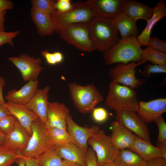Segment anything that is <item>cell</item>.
<instances>
[{"mask_svg":"<svg viewBox=\"0 0 166 166\" xmlns=\"http://www.w3.org/2000/svg\"><path fill=\"white\" fill-rule=\"evenodd\" d=\"M136 36L119 39L118 42L103 52L104 63L109 65L116 63L127 64L130 62L142 61L143 49Z\"/></svg>","mask_w":166,"mask_h":166,"instance_id":"1","label":"cell"},{"mask_svg":"<svg viewBox=\"0 0 166 166\" xmlns=\"http://www.w3.org/2000/svg\"><path fill=\"white\" fill-rule=\"evenodd\" d=\"M105 105L115 111H129L136 112L139 101L135 89L112 81L109 85Z\"/></svg>","mask_w":166,"mask_h":166,"instance_id":"2","label":"cell"},{"mask_svg":"<svg viewBox=\"0 0 166 166\" xmlns=\"http://www.w3.org/2000/svg\"><path fill=\"white\" fill-rule=\"evenodd\" d=\"M91 38L96 50L104 52L118 42L119 31L110 19L94 17L89 23Z\"/></svg>","mask_w":166,"mask_h":166,"instance_id":"3","label":"cell"},{"mask_svg":"<svg viewBox=\"0 0 166 166\" xmlns=\"http://www.w3.org/2000/svg\"><path fill=\"white\" fill-rule=\"evenodd\" d=\"M68 90L74 106L80 113H89L104 100L93 84L82 86L75 82L69 84Z\"/></svg>","mask_w":166,"mask_h":166,"instance_id":"4","label":"cell"},{"mask_svg":"<svg viewBox=\"0 0 166 166\" xmlns=\"http://www.w3.org/2000/svg\"><path fill=\"white\" fill-rule=\"evenodd\" d=\"M51 16L55 31L58 33L65 27L72 24L89 23L95 17L86 1L74 3L73 8L65 13L55 11Z\"/></svg>","mask_w":166,"mask_h":166,"instance_id":"5","label":"cell"},{"mask_svg":"<svg viewBox=\"0 0 166 166\" xmlns=\"http://www.w3.org/2000/svg\"><path fill=\"white\" fill-rule=\"evenodd\" d=\"M32 134L26 148L20 152L25 158H37L43 153L54 147L49 142L47 129L38 118L31 125Z\"/></svg>","mask_w":166,"mask_h":166,"instance_id":"6","label":"cell"},{"mask_svg":"<svg viewBox=\"0 0 166 166\" xmlns=\"http://www.w3.org/2000/svg\"><path fill=\"white\" fill-rule=\"evenodd\" d=\"M58 33L64 40L80 50L90 52L96 50L90 36L89 23L69 25Z\"/></svg>","mask_w":166,"mask_h":166,"instance_id":"7","label":"cell"},{"mask_svg":"<svg viewBox=\"0 0 166 166\" xmlns=\"http://www.w3.org/2000/svg\"><path fill=\"white\" fill-rule=\"evenodd\" d=\"M88 144L95 153L98 166L113 162L120 150L111 136L100 128L90 137Z\"/></svg>","mask_w":166,"mask_h":166,"instance_id":"8","label":"cell"},{"mask_svg":"<svg viewBox=\"0 0 166 166\" xmlns=\"http://www.w3.org/2000/svg\"><path fill=\"white\" fill-rule=\"evenodd\" d=\"M142 61L139 62L132 61L127 64L119 63L110 68L109 75L112 81L135 89L140 88L145 83V79H138L136 76V68L145 63Z\"/></svg>","mask_w":166,"mask_h":166,"instance_id":"9","label":"cell"},{"mask_svg":"<svg viewBox=\"0 0 166 166\" xmlns=\"http://www.w3.org/2000/svg\"><path fill=\"white\" fill-rule=\"evenodd\" d=\"M115 112L117 121L134 132L137 136L151 143L146 123L136 112L129 111Z\"/></svg>","mask_w":166,"mask_h":166,"instance_id":"10","label":"cell"},{"mask_svg":"<svg viewBox=\"0 0 166 166\" xmlns=\"http://www.w3.org/2000/svg\"><path fill=\"white\" fill-rule=\"evenodd\" d=\"M8 60L18 68L24 81L38 79L43 68L41 65L42 60L39 57L34 58L26 54L10 57Z\"/></svg>","mask_w":166,"mask_h":166,"instance_id":"11","label":"cell"},{"mask_svg":"<svg viewBox=\"0 0 166 166\" xmlns=\"http://www.w3.org/2000/svg\"><path fill=\"white\" fill-rule=\"evenodd\" d=\"M66 124L67 130L74 144L87 153L89 148L88 140L100 127L97 125L90 127L87 125L81 126L74 122L70 114L66 119Z\"/></svg>","mask_w":166,"mask_h":166,"instance_id":"12","label":"cell"},{"mask_svg":"<svg viewBox=\"0 0 166 166\" xmlns=\"http://www.w3.org/2000/svg\"><path fill=\"white\" fill-rule=\"evenodd\" d=\"M125 0L86 1L95 17L111 19L123 11Z\"/></svg>","mask_w":166,"mask_h":166,"instance_id":"13","label":"cell"},{"mask_svg":"<svg viewBox=\"0 0 166 166\" xmlns=\"http://www.w3.org/2000/svg\"><path fill=\"white\" fill-rule=\"evenodd\" d=\"M166 111V98H159L148 101H139L137 114L146 123L155 122Z\"/></svg>","mask_w":166,"mask_h":166,"instance_id":"14","label":"cell"},{"mask_svg":"<svg viewBox=\"0 0 166 166\" xmlns=\"http://www.w3.org/2000/svg\"><path fill=\"white\" fill-rule=\"evenodd\" d=\"M69 114V109L64 103L49 102L45 124L46 129L55 128L67 130L66 119Z\"/></svg>","mask_w":166,"mask_h":166,"instance_id":"15","label":"cell"},{"mask_svg":"<svg viewBox=\"0 0 166 166\" xmlns=\"http://www.w3.org/2000/svg\"><path fill=\"white\" fill-rule=\"evenodd\" d=\"M50 89L49 85L42 89H38L31 100L25 105L35 113L44 124L46 120L49 102L48 101V94Z\"/></svg>","mask_w":166,"mask_h":166,"instance_id":"16","label":"cell"},{"mask_svg":"<svg viewBox=\"0 0 166 166\" xmlns=\"http://www.w3.org/2000/svg\"><path fill=\"white\" fill-rule=\"evenodd\" d=\"M38 79L28 81L18 90L12 89L8 91L5 99L7 101L26 105L31 100L38 89Z\"/></svg>","mask_w":166,"mask_h":166,"instance_id":"17","label":"cell"},{"mask_svg":"<svg viewBox=\"0 0 166 166\" xmlns=\"http://www.w3.org/2000/svg\"><path fill=\"white\" fill-rule=\"evenodd\" d=\"M4 105L8 108L11 115L15 117L31 136V125L33 121L38 118L37 115L25 105L9 101L6 102Z\"/></svg>","mask_w":166,"mask_h":166,"instance_id":"18","label":"cell"},{"mask_svg":"<svg viewBox=\"0 0 166 166\" xmlns=\"http://www.w3.org/2000/svg\"><path fill=\"white\" fill-rule=\"evenodd\" d=\"M110 129L112 131L110 136L111 139L120 150L129 148L136 136L131 131L116 121L112 122Z\"/></svg>","mask_w":166,"mask_h":166,"instance_id":"19","label":"cell"},{"mask_svg":"<svg viewBox=\"0 0 166 166\" xmlns=\"http://www.w3.org/2000/svg\"><path fill=\"white\" fill-rule=\"evenodd\" d=\"M30 135L17 120L13 129L6 135L5 144L20 153L26 147Z\"/></svg>","mask_w":166,"mask_h":166,"instance_id":"20","label":"cell"},{"mask_svg":"<svg viewBox=\"0 0 166 166\" xmlns=\"http://www.w3.org/2000/svg\"><path fill=\"white\" fill-rule=\"evenodd\" d=\"M166 16V2L165 1L162 0L158 2L153 8L152 15L147 21L145 27L141 33L136 37L141 46H146L154 26L159 21Z\"/></svg>","mask_w":166,"mask_h":166,"instance_id":"21","label":"cell"},{"mask_svg":"<svg viewBox=\"0 0 166 166\" xmlns=\"http://www.w3.org/2000/svg\"><path fill=\"white\" fill-rule=\"evenodd\" d=\"M123 11L135 22L139 19L147 22L152 15L153 8L136 1L125 0Z\"/></svg>","mask_w":166,"mask_h":166,"instance_id":"22","label":"cell"},{"mask_svg":"<svg viewBox=\"0 0 166 166\" xmlns=\"http://www.w3.org/2000/svg\"><path fill=\"white\" fill-rule=\"evenodd\" d=\"M116 28L120 33L121 39L132 36H136L139 33L135 22L123 11L110 19Z\"/></svg>","mask_w":166,"mask_h":166,"instance_id":"23","label":"cell"},{"mask_svg":"<svg viewBox=\"0 0 166 166\" xmlns=\"http://www.w3.org/2000/svg\"><path fill=\"white\" fill-rule=\"evenodd\" d=\"M59 156L63 160L86 166L87 153L73 143L64 146H54Z\"/></svg>","mask_w":166,"mask_h":166,"instance_id":"24","label":"cell"},{"mask_svg":"<svg viewBox=\"0 0 166 166\" xmlns=\"http://www.w3.org/2000/svg\"><path fill=\"white\" fill-rule=\"evenodd\" d=\"M31 17L41 36H50L55 31L51 15L32 8Z\"/></svg>","mask_w":166,"mask_h":166,"instance_id":"25","label":"cell"},{"mask_svg":"<svg viewBox=\"0 0 166 166\" xmlns=\"http://www.w3.org/2000/svg\"><path fill=\"white\" fill-rule=\"evenodd\" d=\"M128 148L146 161L154 158H161V152L158 147L137 136Z\"/></svg>","mask_w":166,"mask_h":166,"instance_id":"26","label":"cell"},{"mask_svg":"<svg viewBox=\"0 0 166 166\" xmlns=\"http://www.w3.org/2000/svg\"><path fill=\"white\" fill-rule=\"evenodd\" d=\"M113 162L116 166H146L147 163L136 153L126 149L120 150Z\"/></svg>","mask_w":166,"mask_h":166,"instance_id":"27","label":"cell"},{"mask_svg":"<svg viewBox=\"0 0 166 166\" xmlns=\"http://www.w3.org/2000/svg\"><path fill=\"white\" fill-rule=\"evenodd\" d=\"M47 133L49 142L54 146H64L74 144L66 129L51 128L47 129Z\"/></svg>","mask_w":166,"mask_h":166,"instance_id":"28","label":"cell"},{"mask_svg":"<svg viewBox=\"0 0 166 166\" xmlns=\"http://www.w3.org/2000/svg\"><path fill=\"white\" fill-rule=\"evenodd\" d=\"M143 49L142 61H148L153 64L166 65V53L155 50L146 45Z\"/></svg>","mask_w":166,"mask_h":166,"instance_id":"29","label":"cell"},{"mask_svg":"<svg viewBox=\"0 0 166 166\" xmlns=\"http://www.w3.org/2000/svg\"><path fill=\"white\" fill-rule=\"evenodd\" d=\"M21 156L20 153L6 144L0 145V166H11Z\"/></svg>","mask_w":166,"mask_h":166,"instance_id":"30","label":"cell"},{"mask_svg":"<svg viewBox=\"0 0 166 166\" xmlns=\"http://www.w3.org/2000/svg\"><path fill=\"white\" fill-rule=\"evenodd\" d=\"M37 159L39 166H61L64 161L56 152L54 147Z\"/></svg>","mask_w":166,"mask_h":166,"instance_id":"31","label":"cell"},{"mask_svg":"<svg viewBox=\"0 0 166 166\" xmlns=\"http://www.w3.org/2000/svg\"><path fill=\"white\" fill-rule=\"evenodd\" d=\"M56 0H32L31 4L32 8L51 14L55 11L54 4Z\"/></svg>","mask_w":166,"mask_h":166,"instance_id":"32","label":"cell"},{"mask_svg":"<svg viewBox=\"0 0 166 166\" xmlns=\"http://www.w3.org/2000/svg\"><path fill=\"white\" fill-rule=\"evenodd\" d=\"M166 65L147 64L142 72V76L145 79L150 77L153 74L159 73H166Z\"/></svg>","mask_w":166,"mask_h":166,"instance_id":"33","label":"cell"},{"mask_svg":"<svg viewBox=\"0 0 166 166\" xmlns=\"http://www.w3.org/2000/svg\"><path fill=\"white\" fill-rule=\"evenodd\" d=\"M16 121L12 115L0 119V129L6 134H8L14 128Z\"/></svg>","mask_w":166,"mask_h":166,"instance_id":"34","label":"cell"},{"mask_svg":"<svg viewBox=\"0 0 166 166\" xmlns=\"http://www.w3.org/2000/svg\"><path fill=\"white\" fill-rule=\"evenodd\" d=\"M158 128L157 141L158 142L166 143V123L162 115L155 121Z\"/></svg>","mask_w":166,"mask_h":166,"instance_id":"35","label":"cell"},{"mask_svg":"<svg viewBox=\"0 0 166 166\" xmlns=\"http://www.w3.org/2000/svg\"><path fill=\"white\" fill-rule=\"evenodd\" d=\"M20 33L18 31L7 32L0 30V47L5 44H8L12 46H14V38Z\"/></svg>","mask_w":166,"mask_h":166,"instance_id":"36","label":"cell"},{"mask_svg":"<svg viewBox=\"0 0 166 166\" xmlns=\"http://www.w3.org/2000/svg\"><path fill=\"white\" fill-rule=\"evenodd\" d=\"M146 45L166 53V42L156 36L150 37Z\"/></svg>","mask_w":166,"mask_h":166,"instance_id":"37","label":"cell"},{"mask_svg":"<svg viewBox=\"0 0 166 166\" xmlns=\"http://www.w3.org/2000/svg\"><path fill=\"white\" fill-rule=\"evenodd\" d=\"M74 5L70 0H58L55 1L54 8L56 11L65 13L72 9Z\"/></svg>","mask_w":166,"mask_h":166,"instance_id":"38","label":"cell"},{"mask_svg":"<svg viewBox=\"0 0 166 166\" xmlns=\"http://www.w3.org/2000/svg\"><path fill=\"white\" fill-rule=\"evenodd\" d=\"M92 112L93 119L97 122H103L106 121L108 117V113L103 108H95Z\"/></svg>","mask_w":166,"mask_h":166,"instance_id":"39","label":"cell"},{"mask_svg":"<svg viewBox=\"0 0 166 166\" xmlns=\"http://www.w3.org/2000/svg\"><path fill=\"white\" fill-rule=\"evenodd\" d=\"M86 162V166H98L95 153L90 147L87 153Z\"/></svg>","mask_w":166,"mask_h":166,"instance_id":"40","label":"cell"},{"mask_svg":"<svg viewBox=\"0 0 166 166\" xmlns=\"http://www.w3.org/2000/svg\"><path fill=\"white\" fill-rule=\"evenodd\" d=\"M41 54L48 64L52 65L57 64L53 53H50L47 50H45L41 51Z\"/></svg>","mask_w":166,"mask_h":166,"instance_id":"41","label":"cell"},{"mask_svg":"<svg viewBox=\"0 0 166 166\" xmlns=\"http://www.w3.org/2000/svg\"><path fill=\"white\" fill-rule=\"evenodd\" d=\"M146 166H166V160L161 157L154 158L147 161Z\"/></svg>","mask_w":166,"mask_h":166,"instance_id":"42","label":"cell"},{"mask_svg":"<svg viewBox=\"0 0 166 166\" xmlns=\"http://www.w3.org/2000/svg\"><path fill=\"white\" fill-rule=\"evenodd\" d=\"M14 7L12 2L9 0H0V11L11 10Z\"/></svg>","mask_w":166,"mask_h":166,"instance_id":"43","label":"cell"},{"mask_svg":"<svg viewBox=\"0 0 166 166\" xmlns=\"http://www.w3.org/2000/svg\"><path fill=\"white\" fill-rule=\"evenodd\" d=\"M11 115L10 111L4 104H0V119Z\"/></svg>","mask_w":166,"mask_h":166,"instance_id":"44","label":"cell"},{"mask_svg":"<svg viewBox=\"0 0 166 166\" xmlns=\"http://www.w3.org/2000/svg\"><path fill=\"white\" fill-rule=\"evenodd\" d=\"M5 84L4 78L0 77V104L3 105L6 102L5 101L3 95V89Z\"/></svg>","mask_w":166,"mask_h":166,"instance_id":"45","label":"cell"},{"mask_svg":"<svg viewBox=\"0 0 166 166\" xmlns=\"http://www.w3.org/2000/svg\"><path fill=\"white\" fill-rule=\"evenodd\" d=\"M157 145L160 151L161 158L166 160V143L157 142Z\"/></svg>","mask_w":166,"mask_h":166,"instance_id":"46","label":"cell"},{"mask_svg":"<svg viewBox=\"0 0 166 166\" xmlns=\"http://www.w3.org/2000/svg\"><path fill=\"white\" fill-rule=\"evenodd\" d=\"M6 10L0 11V30L5 31L4 22Z\"/></svg>","mask_w":166,"mask_h":166,"instance_id":"47","label":"cell"},{"mask_svg":"<svg viewBox=\"0 0 166 166\" xmlns=\"http://www.w3.org/2000/svg\"><path fill=\"white\" fill-rule=\"evenodd\" d=\"M25 166H39L38 159L36 158L26 159Z\"/></svg>","mask_w":166,"mask_h":166,"instance_id":"48","label":"cell"},{"mask_svg":"<svg viewBox=\"0 0 166 166\" xmlns=\"http://www.w3.org/2000/svg\"><path fill=\"white\" fill-rule=\"evenodd\" d=\"M57 64L60 63L64 59V56L62 53L58 51L53 53Z\"/></svg>","mask_w":166,"mask_h":166,"instance_id":"49","label":"cell"},{"mask_svg":"<svg viewBox=\"0 0 166 166\" xmlns=\"http://www.w3.org/2000/svg\"><path fill=\"white\" fill-rule=\"evenodd\" d=\"M18 166H26V158L22 156L18 158L16 160Z\"/></svg>","mask_w":166,"mask_h":166,"instance_id":"50","label":"cell"},{"mask_svg":"<svg viewBox=\"0 0 166 166\" xmlns=\"http://www.w3.org/2000/svg\"><path fill=\"white\" fill-rule=\"evenodd\" d=\"M6 135L0 129V145L5 143Z\"/></svg>","mask_w":166,"mask_h":166,"instance_id":"51","label":"cell"},{"mask_svg":"<svg viewBox=\"0 0 166 166\" xmlns=\"http://www.w3.org/2000/svg\"><path fill=\"white\" fill-rule=\"evenodd\" d=\"M61 166H82L81 165L66 160H64Z\"/></svg>","mask_w":166,"mask_h":166,"instance_id":"52","label":"cell"},{"mask_svg":"<svg viewBox=\"0 0 166 166\" xmlns=\"http://www.w3.org/2000/svg\"><path fill=\"white\" fill-rule=\"evenodd\" d=\"M102 166H116L114 164L113 162H109L106 163L103 165Z\"/></svg>","mask_w":166,"mask_h":166,"instance_id":"53","label":"cell"}]
</instances>
